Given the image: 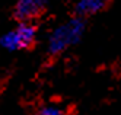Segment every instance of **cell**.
Here are the masks:
<instances>
[{
    "label": "cell",
    "mask_w": 121,
    "mask_h": 115,
    "mask_svg": "<svg viewBox=\"0 0 121 115\" xmlns=\"http://www.w3.org/2000/svg\"><path fill=\"white\" fill-rule=\"evenodd\" d=\"M109 3V0H77L74 4V13L77 16H92L102 12Z\"/></svg>",
    "instance_id": "obj_4"
},
{
    "label": "cell",
    "mask_w": 121,
    "mask_h": 115,
    "mask_svg": "<svg viewBox=\"0 0 121 115\" xmlns=\"http://www.w3.org/2000/svg\"><path fill=\"white\" fill-rule=\"evenodd\" d=\"M39 115H64V112L60 108H57V106L47 105V106H42L39 109Z\"/></svg>",
    "instance_id": "obj_5"
},
{
    "label": "cell",
    "mask_w": 121,
    "mask_h": 115,
    "mask_svg": "<svg viewBox=\"0 0 121 115\" xmlns=\"http://www.w3.org/2000/svg\"><path fill=\"white\" fill-rule=\"evenodd\" d=\"M86 23L82 16H74L66 21L64 23L58 25L51 31L47 41V51L51 55H58L67 51L79 42L85 34Z\"/></svg>",
    "instance_id": "obj_1"
},
{
    "label": "cell",
    "mask_w": 121,
    "mask_h": 115,
    "mask_svg": "<svg viewBox=\"0 0 121 115\" xmlns=\"http://www.w3.org/2000/svg\"><path fill=\"white\" fill-rule=\"evenodd\" d=\"M45 4L47 0H16L13 16L19 22H31L44 12Z\"/></svg>",
    "instance_id": "obj_3"
},
{
    "label": "cell",
    "mask_w": 121,
    "mask_h": 115,
    "mask_svg": "<svg viewBox=\"0 0 121 115\" xmlns=\"http://www.w3.org/2000/svg\"><path fill=\"white\" fill-rule=\"evenodd\" d=\"M37 26L32 22H19L0 37V47L6 51H22L34 45L37 39Z\"/></svg>",
    "instance_id": "obj_2"
}]
</instances>
